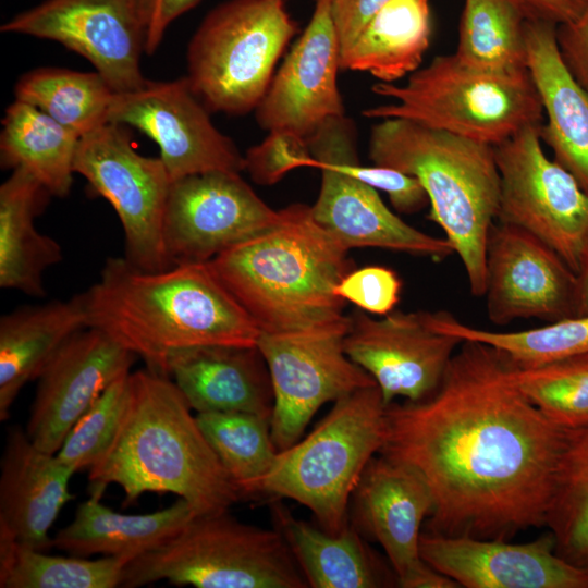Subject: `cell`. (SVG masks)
Wrapping results in <instances>:
<instances>
[{"mask_svg": "<svg viewBox=\"0 0 588 588\" xmlns=\"http://www.w3.org/2000/svg\"><path fill=\"white\" fill-rule=\"evenodd\" d=\"M209 114L185 76L147 79L136 90L114 94L107 122L133 126L150 137L172 181L209 171H243L244 156Z\"/></svg>", "mask_w": 588, "mask_h": 588, "instance_id": "2e32d148", "label": "cell"}, {"mask_svg": "<svg viewBox=\"0 0 588 588\" xmlns=\"http://www.w3.org/2000/svg\"><path fill=\"white\" fill-rule=\"evenodd\" d=\"M201 0H157L147 29L145 52L152 54L160 45L167 27Z\"/></svg>", "mask_w": 588, "mask_h": 588, "instance_id": "bcb514c9", "label": "cell"}, {"mask_svg": "<svg viewBox=\"0 0 588 588\" xmlns=\"http://www.w3.org/2000/svg\"><path fill=\"white\" fill-rule=\"evenodd\" d=\"M0 530L40 551L53 547L49 531L74 495L69 490L75 471L56 454L38 449L25 430L7 431L0 463Z\"/></svg>", "mask_w": 588, "mask_h": 588, "instance_id": "603a6c76", "label": "cell"}, {"mask_svg": "<svg viewBox=\"0 0 588 588\" xmlns=\"http://www.w3.org/2000/svg\"><path fill=\"white\" fill-rule=\"evenodd\" d=\"M511 366L499 348L463 341L431 396L385 407L379 453L427 483L430 532L506 540L546 525L568 429L518 390Z\"/></svg>", "mask_w": 588, "mask_h": 588, "instance_id": "6da1fadb", "label": "cell"}, {"mask_svg": "<svg viewBox=\"0 0 588 588\" xmlns=\"http://www.w3.org/2000/svg\"><path fill=\"white\" fill-rule=\"evenodd\" d=\"M74 172L113 207L128 262L146 271L171 267L163 219L172 180L160 157L138 154L123 125L107 122L79 138Z\"/></svg>", "mask_w": 588, "mask_h": 588, "instance_id": "4fadbf2b", "label": "cell"}, {"mask_svg": "<svg viewBox=\"0 0 588 588\" xmlns=\"http://www.w3.org/2000/svg\"><path fill=\"white\" fill-rule=\"evenodd\" d=\"M511 377L518 390L558 426L576 429L588 424V353L534 367L512 364Z\"/></svg>", "mask_w": 588, "mask_h": 588, "instance_id": "74e56055", "label": "cell"}, {"mask_svg": "<svg viewBox=\"0 0 588 588\" xmlns=\"http://www.w3.org/2000/svg\"><path fill=\"white\" fill-rule=\"evenodd\" d=\"M388 1L331 0V13L341 54L350 49L366 23Z\"/></svg>", "mask_w": 588, "mask_h": 588, "instance_id": "ee69618b", "label": "cell"}, {"mask_svg": "<svg viewBox=\"0 0 588 588\" xmlns=\"http://www.w3.org/2000/svg\"><path fill=\"white\" fill-rule=\"evenodd\" d=\"M280 218L240 172L209 171L172 181L163 219L170 266L209 262Z\"/></svg>", "mask_w": 588, "mask_h": 588, "instance_id": "9a60e30c", "label": "cell"}, {"mask_svg": "<svg viewBox=\"0 0 588 588\" xmlns=\"http://www.w3.org/2000/svg\"><path fill=\"white\" fill-rule=\"evenodd\" d=\"M555 38L566 69L588 91V0L577 19L556 26Z\"/></svg>", "mask_w": 588, "mask_h": 588, "instance_id": "7bdbcfd3", "label": "cell"}, {"mask_svg": "<svg viewBox=\"0 0 588 588\" xmlns=\"http://www.w3.org/2000/svg\"><path fill=\"white\" fill-rule=\"evenodd\" d=\"M50 193L27 170L16 168L0 186V286L44 297V272L62 260V249L41 234L35 219Z\"/></svg>", "mask_w": 588, "mask_h": 588, "instance_id": "4316f807", "label": "cell"}, {"mask_svg": "<svg viewBox=\"0 0 588 588\" xmlns=\"http://www.w3.org/2000/svg\"><path fill=\"white\" fill-rule=\"evenodd\" d=\"M431 32L429 0H389L341 54L340 68L395 83L420 68Z\"/></svg>", "mask_w": 588, "mask_h": 588, "instance_id": "f546056e", "label": "cell"}, {"mask_svg": "<svg viewBox=\"0 0 588 588\" xmlns=\"http://www.w3.org/2000/svg\"><path fill=\"white\" fill-rule=\"evenodd\" d=\"M544 526L555 552L588 571V424L568 429Z\"/></svg>", "mask_w": 588, "mask_h": 588, "instance_id": "e575fe53", "label": "cell"}, {"mask_svg": "<svg viewBox=\"0 0 588 588\" xmlns=\"http://www.w3.org/2000/svg\"><path fill=\"white\" fill-rule=\"evenodd\" d=\"M0 530L1 588H114L120 587L122 556L91 560L49 555Z\"/></svg>", "mask_w": 588, "mask_h": 588, "instance_id": "d6a6232c", "label": "cell"}, {"mask_svg": "<svg viewBox=\"0 0 588 588\" xmlns=\"http://www.w3.org/2000/svg\"><path fill=\"white\" fill-rule=\"evenodd\" d=\"M81 297L87 327L102 330L163 375L176 351L256 346L260 334L208 262L146 271L124 257H109Z\"/></svg>", "mask_w": 588, "mask_h": 588, "instance_id": "7a4b0ae2", "label": "cell"}, {"mask_svg": "<svg viewBox=\"0 0 588 588\" xmlns=\"http://www.w3.org/2000/svg\"><path fill=\"white\" fill-rule=\"evenodd\" d=\"M526 21L512 0H464L454 53L482 70H527Z\"/></svg>", "mask_w": 588, "mask_h": 588, "instance_id": "836d02e7", "label": "cell"}, {"mask_svg": "<svg viewBox=\"0 0 588 588\" xmlns=\"http://www.w3.org/2000/svg\"><path fill=\"white\" fill-rule=\"evenodd\" d=\"M348 317L344 351L372 377L385 405L397 396L409 402L431 396L463 342L432 328L427 311L373 318L358 308Z\"/></svg>", "mask_w": 588, "mask_h": 588, "instance_id": "e0dca14e", "label": "cell"}, {"mask_svg": "<svg viewBox=\"0 0 588 588\" xmlns=\"http://www.w3.org/2000/svg\"><path fill=\"white\" fill-rule=\"evenodd\" d=\"M314 167L321 171L318 197L310 206L314 219L348 249L379 247L444 259L453 248L444 238L407 224L381 200L377 189L344 168L357 151L353 120L335 117L322 123L307 139Z\"/></svg>", "mask_w": 588, "mask_h": 588, "instance_id": "7c38bea8", "label": "cell"}, {"mask_svg": "<svg viewBox=\"0 0 588 588\" xmlns=\"http://www.w3.org/2000/svg\"><path fill=\"white\" fill-rule=\"evenodd\" d=\"M130 373L112 382L94 401L69 430L56 453L75 473L89 469L114 437L126 405Z\"/></svg>", "mask_w": 588, "mask_h": 588, "instance_id": "f35d334b", "label": "cell"}, {"mask_svg": "<svg viewBox=\"0 0 588 588\" xmlns=\"http://www.w3.org/2000/svg\"><path fill=\"white\" fill-rule=\"evenodd\" d=\"M173 380L148 368L131 372L123 416L89 468L90 483L119 485L125 503L171 492L206 514L229 510L243 492L205 438Z\"/></svg>", "mask_w": 588, "mask_h": 588, "instance_id": "3957f363", "label": "cell"}, {"mask_svg": "<svg viewBox=\"0 0 588 588\" xmlns=\"http://www.w3.org/2000/svg\"><path fill=\"white\" fill-rule=\"evenodd\" d=\"M385 407L378 385L336 400L307 437L278 451L249 495L292 499L310 510L323 530L342 532L362 474L383 445Z\"/></svg>", "mask_w": 588, "mask_h": 588, "instance_id": "52a82bcc", "label": "cell"}, {"mask_svg": "<svg viewBox=\"0 0 588 588\" xmlns=\"http://www.w3.org/2000/svg\"><path fill=\"white\" fill-rule=\"evenodd\" d=\"M541 125L525 127L493 146L500 174L497 221L534 234L577 272L588 248V193L547 157Z\"/></svg>", "mask_w": 588, "mask_h": 588, "instance_id": "8fae6325", "label": "cell"}, {"mask_svg": "<svg viewBox=\"0 0 588 588\" xmlns=\"http://www.w3.org/2000/svg\"><path fill=\"white\" fill-rule=\"evenodd\" d=\"M298 30L284 0H226L211 9L187 46L186 78L210 112L257 108Z\"/></svg>", "mask_w": 588, "mask_h": 588, "instance_id": "9c48e42d", "label": "cell"}, {"mask_svg": "<svg viewBox=\"0 0 588 588\" xmlns=\"http://www.w3.org/2000/svg\"><path fill=\"white\" fill-rule=\"evenodd\" d=\"M115 93L98 72L38 68L20 77L16 100L40 109L79 137L107 123Z\"/></svg>", "mask_w": 588, "mask_h": 588, "instance_id": "1f68e13d", "label": "cell"}, {"mask_svg": "<svg viewBox=\"0 0 588 588\" xmlns=\"http://www.w3.org/2000/svg\"><path fill=\"white\" fill-rule=\"evenodd\" d=\"M348 248L293 204L267 229L208 264L260 332L305 330L343 319L334 287L354 268Z\"/></svg>", "mask_w": 588, "mask_h": 588, "instance_id": "277c9868", "label": "cell"}, {"mask_svg": "<svg viewBox=\"0 0 588 588\" xmlns=\"http://www.w3.org/2000/svg\"><path fill=\"white\" fill-rule=\"evenodd\" d=\"M588 315V248L576 272L575 316Z\"/></svg>", "mask_w": 588, "mask_h": 588, "instance_id": "7dc6e473", "label": "cell"}, {"mask_svg": "<svg viewBox=\"0 0 588 588\" xmlns=\"http://www.w3.org/2000/svg\"><path fill=\"white\" fill-rule=\"evenodd\" d=\"M90 488V497L78 504L73 520L53 538V547L70 555L102 554L130 562L164 543L197 514L182 498L157 512L122 514L101 502L106 486L91 483Z\"/></svg>", "mask_w": 588, "mask_h": 588, "instance_id": "484cf974", "label": "cell"}, {"mask_svg": "<svg viewBox=\"0 0 588 588\" xmlns=\"http://www.w3.org/2000/svg\"><path fill=\"white\" fill-rule=\"evenodd\" d=\"M556 26L526 21L527 69L546 115L540 138L552 150L553 160L588 193V91L561 59Z\"/></svg>", "mask_w": 588, "mask_h": 588, "instance_id": "d4e9b609", "label": "cell"}, {"mask_svg": "<svg viewBox=\"0 0 588 588\" xmlns=\"http://www.w3.org/2000/svg\"><path fill=\"white\" fill-rule=\"evenodd\" d=\"M576 272L548 244L495 221L486 247L485 298L490 321L554 322L575 316Z\"/></svg>", "mask_w": 588, "mask_h": 588, "instance_id": "ac0fdd59", "label": "cell"}, {"mask_svg": "<svg viewBox=\"0 0 588 588\" xmlns=\"http://www.w3.org/2000/svg\"><path fill=\"white\" fill-rule=\"evenodd\" d=\"M344 168L372 188L384 192L401 213H414L429 205L427 193L416 177L390 167L362 166L357 151L345 159Z\"/></svg>", "mask_w": 588, "mask_h": 588, "instance_id": "b9f144b4", "label": "cell"}, {"mask_svg": "<svg viewBox=\"0 0 588 588\" xmlns=\"http://www.w3.org/2000/svg\"><path fill=\"white\" fill-rule=\"evenodd\" d=\"M352 499V525L381 544L406 588L427 564L419 551L421 525L434 507L427 483L412 467L380 454L365 467Z\"/></svg>", "mask_w": 588, "mask_h": 588, "instance_id": "7402d4cb", "label": "cell"}, {"mask_svg": "<svg viewBox=\"0 0 588 588\" xmlns=\"http://www.w3.org/2000/svg\"><path fill=\"white\" fill-rule=\"evenodd\" d=\"M87 327L81 294L66 301L21 306L0 318V420L21 389L37 379L58 348Z\"/></svg>", "mask_w": 588, "mask_h": 588, "instance_id": "83f0119b", "label": "cell"}, {"mask_svg": "<svg viewBox=\"0 0 588 588\" xmlns=\"http://www.w3.org/2000/svg\"><path fill=\"white\" fill-rule=\"evenodd\" d=\"M368 156L373 164L420 182L428 218L460 257L470 293L483 296L487 241L500 199L493 146L405 119H383L371 127Z\"/></svg>", "mask_w": 588, "mask_h": 588, "instance_id": "5b68a950", "label": "cell"}, {"mask_svg": "<svg viewBox=\"0 0 588 588\" xmlns=\"http://www.w3.org/2000/svg\"><path fill=\"white\" fill-rule=\"evenodd\" d=\"M196 419L226 473L244 497L249 495L278 453L271 420L244 412L197 413Z\"/></svg>", "mask_w": 588, "mask_h": 588, "instance_id": "8d00e7d4", "label": "cell"}, {"mask_svg": "<svg viewBox=\"0 0 588 588\" xmlns=\"http://www.w3.org/2000/svg\"><path fill=\"white\" fill-rule=\"evenodd\" d=\"M1 123V167L25 169L51 196L66 197L81 137L35 106L16 99L5 109Z\"/></svg>", "mask_w": 588, "mask_h": 588, "instance_id": "4dcf8cb0", "label": "cell"}, {"mask_svg": "<svg viewBox=\"0 0 588 588\" xmlns=\"http://www.w3.org/2000/svg\"><path fill=\"white\" fill-rule=\"evenodd\" d=\"M428 321L440 332L463 341H478L502 351L517 367H534L551 360L588 353V315L549 322L522 331H491L463 323L446 311H428Z\"/></svg>", "mask_w": 588, "mask_h": 588, "instance_id": "d590c367", "label": "cell"}, {"mask_svg": "<svg viewBox=\"0 0 588 588\" xmlns=\"http://www.w3.org/2000/svg\"><path fill=\"white\" fill-rule=\"evenodd\" d=\"M350 317L289 332H260L256 346L270 373L271 436L278 451L296 443L316 412L358 389L377 385L344 351Z\"/></svg>", "mask_w": 588, "mask_h": 588, "instance_id": "30bf717a", "label": "cell"}, {"mask_svg": "<svg viewBox=\"0 0 588 588\" xmlns=\"http://www.w3.org/2000/svg\"><path fill=\"white\" fill-rule=\"evenodd\" d=\"M136 357L100 329L85 327L72 334L37 377L25 429L30 441L56 454L79 416L112 382L130 373Z\"/></svg>", "mask_w": 588, "mask_h": 588, "instance_id": "d6986e66", "label": "cell"}, {"mask_svg": "<svg viewBox=\"0 0 588 588\" xmlns=\"http://www.w3.org/2000/svg\"><path fill=\"white\" fill-rule=\"evenodd\" d=\"M402 282L395 271L383 266L353 269L334 287V294L359 309L379 316L394 310Z\"/></svg>", "mask_w": 588, "mask_h": 588, "instance_id": "60d3db41", "label": "cell"}, {"mask_svg": "<svg viewBox=\"0 0 588 588\" xmlns=\"http://www.w3.org/2000/svg\"><path fill=\"white\" fill-rule=\"evenodd\" d=\"M156 1L157 0H137L140 12L147 23V29H148V25L151 19V14H152Z\"/></svg>", "mask_w": 588, "mask_h": 588, "instance_id": "c3c4849f", "label": "cell"}, {"mask_svg": "<svg viewBox=\"0 0 588 588\" xmlns=\"http://www.w3.org/2000/svg\"><path fill=\"white\" fill-rule=\"evenodd\" d=\"M340 56L331 0H315L309 23L255 109L259 126L307 139L327 120L345 115L338 86Z\"/></svg>", "mask_w": 588, "mask_h": 588, "instance_id": "ffe728a7", "label": "cell"}, {"mask_svg": "<svg viewBox=\"0 0 588 588\" xmlns=\"http://www.w3.org/2000/svg\"><path fill=\"white\" fill-rule=\"evenodd\" d=\"M527 20L560 25L577 19L587 0H512Z\"/></svg>", "mask_w": 588, "mask_h": 588, "instance_id": "f6af8a7d", "label": "cell"}, {"mask_svg": "<svg viewBox=\"0 0 588 588\" xmlns=\"http://www.w3.org/2000/svg\"><path fill=\"white\" fill-rule=\"evenodd\" d=\"M245 168L252 180L261 185L279 182L290 171L314 167L307 140L289 132L273 131L244 155Z\"/></svg>", "mask_w": 588, "mask_h": 588, "instance_id": "ab89813d", "label": "cell"}, {"mask_svg": "<svg viewBox=\"0 0 588 588\" xmlns=\"http://www.w3.org/2000/svg\"><path fill=\"white\" fill-rule=\"evenodd\" d=\"M169 376L197 413L244 412L271 420L274 395L257 346L206 345L176 351Z\"/></svg>", "mask_w": 588, "mask_h": 588, "instance_id": "cb8c5ba5", "label": "cell"}, {"mask_svg": "<svg viewBox=\"0 0 588 588\" xmlns=\"http://www.w3.org/2000/svg\"><path fill=\"white\" fill-rule=\"evenodd\" d=\"M371 90L392 102L363 110L368 119H405L491 146L544 118L528 69L482 70L455 53L434 57L403 85L380 82Z\"/></svg>", "mask_w": 588, "mask_h": 588, "instance_id": "8992f818", "label": "cell"}, {"mask_svg": "<svg viewBox=\"0 0 588 588\" xmlns=\"http://www.w3.org/2000/svg\"><path fill=\"white\" fill-rule=\"evenodd\" d=\"M431 567L466 588H588V571L555 552L551 532L525 543L422 532Z\"/></svg>", "mask_w": 588, "mask_h": 588, "instance_id": "44dd1931", "label": "cell"}, {"mask_svg": "<svg viewBox=\"0 0 588 588\" xmlns=\"http://www.w3.org/2000/svg\"><path fill=\"white\" fill-rule=\"evenodd\" d=\"M2 33L52 40L87 59L115 94L140 88L147 24L137 0H45L8 22Z\"/></svg>", "mask_w": 588, "mask_h": 588, "instance_id": "5bb4252c", "label": "cell"}, {"mask_svg": "<svg viewBox=\"0 0 588 588\" xmlns=\"http://www.w3.org/2000/svg\"><path fill=\"white\" fill-rule=\"evenodd\" d=\"M167 580L197 588H306L279 530L241 523L229 510L196 514L172 538L131 560L120 587Z\"/></svg>", "mask_w": 588, "mask_h": 588, "instance_id": "ba28073f", "label": "cell"}, {"mask_svg": "<svg viewBox=\"0 0 588 588\" xmlns=\"http://www.w3.org/2000/svg\"><path fill=\"white\" fill-rule=\"evenodd\" d=\"M274 528L292 552L308 587L376 588L385 577L379 562L350 525L332 535L298 519L280 502L271 503Z\"/></svg>", "mask_w": 588, "mask_h": 588, "instance_id": "f1b7e54d", "label": "cell"}]
</instances>
